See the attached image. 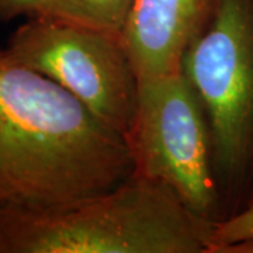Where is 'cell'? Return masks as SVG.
<instances>
[{"label": "cell", "instance_id": "30bf717a", "mask_svg": "<svg viewBox=\"0 0 253 253\" xmlns=\"http://www.w3.org/2000/svg\"><path fill=\"white\" fill-rule=\"evenodd\" d=\"M225 253H253V242L236 245L234 248H229Z\"/></svg>", "mask_w": 253, "mask_h": 253}, {"label": "cell", "instance_id": "5b68a950", "mask_svg": "<svg viewBox=\"0 0 253 253\" xmlns=\"http://www.w3.org/2000/svg\"><path fill=\"white\" fill-rule=\"evenodd\" d=\"M6 49L126 135L135 113L139 78L123 37L36 16L11 33Z\"/></svg>", "mask_w": 253, "mask_h": 253}, {"label": "cell", "instance_id": "3957f363", "mask_svg": "<svg viewBox=\"0 0 253 253\" xmlns=\"http://www.w3.org/2000/svg\"><path fill=\"white\" fill-rule=\"evenodd\" d=\"M181 71L211 131L221 221L253 196V0H221Z\"/></svg>", "mask_w": 253, "mask_h": 253}, {"label": "cell", "instance_id": "8992f818", "mask_svg": "<svg viewBox=\"0 0 253 253\" xmlns=\"http://www.w3.org/2000/svg\"><path fill=\"white\" fill-rule=\"evenodd\" d=\"M221 0H136L124 42L139 81L181 69L186 49Z\"/></svg>", "mask_w": 253, "mask_h": 253}, {"label": "cell", "instance_id": "7a4b0ae2", "mask_svg": "<svg viewBox=\"0 0 253 253\" xmlns=\"http://www.w3.org/2000/svg\"><path fill=\"white\" fill-rule=\"evenodd\" d=\"M214 224L131 173L62 207L0 208V253H208Z\"/></svg>", "mask_w": 253, "mask_h": 253}, {"label": "cell", "instance_id": "277c9868", "mask_svg": "<svg viewBox=\"0 0 253 253\" xmlns=\"http://www.w3.org/2000/svg\"><path fill=\"white\" fill-rule=\"evenodd\" d=\"M124 138L132 173L165 184L200 217L219 221L211 131L181 69L139 81L135 113Z\"/></svg>", "mask_w": 253, "mask_h": 253}, {"label": "cell", "instance_id": "52a82bcc", "mask_svg": "<svg viewBox=\"0 0 253 253\" xmlns=\"http://www.w3.org/2000/svg\"><path fill=\"white\" fill-rule=\"evenodd\" d=\"M135 3L136 0H55L38 16L123 37Z\"/></svg>", "mask_w": 253, "mask_h": 253}, {"label": "cell", "instance_id": "9c48e42d", "mask_svg": "<svg viewBox=\"0 0 253 253\" xmlns=\"http://www.w3.org/2000/svg\"><path fill=\"white\" fill-rule=\"evenodd\" d=\"M55 0H0V23L6 24L18 17H36Z\"/></svg>", "mask_w": 253, "mask_h": 253}, {"label": "cell", "instance_id": "ba28073f", "mask_svg": "<svg viewBox=\"0 0 253 253\" xmlns=\"http://www.w3.org/2000/svg\"><path fill=\"white\" fill-rule=\"evenodd\" d=\"M246 242H253V196L234 215L214 224L208 253H225Z\"/></svg>", "mask_w": 253, "mask_h": 253}, {"label": "cell", "instance_id": "6da1fadb", "mask_svg": "<svg viewBox=\"0 0 253 253\" xmlns=\"http://www.w3.org/2000/svg\"><path fill=\"white\" fill-rule=\"evenodd\" d=\"M131 173L121 132L0 49V208L62 207Z\"/></svg>", "mask_w": 253, "mask_h": 253}]
</instances>
